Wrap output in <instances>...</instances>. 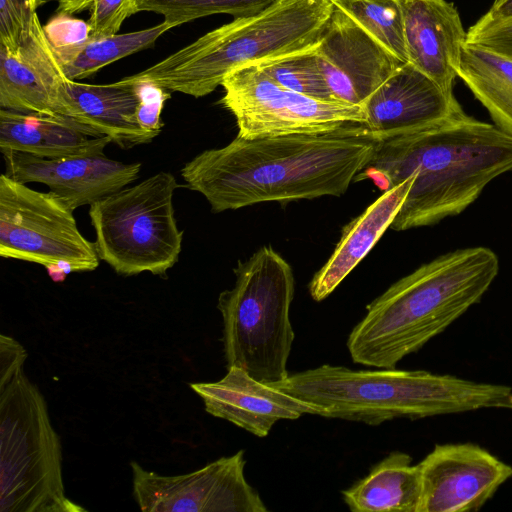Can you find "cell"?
Wrapping results in <instances>:
<instances>
[{
	"label": "cell",
	"mask_w": 512,
	"mask_h": 512,
	"mask_svg": "<svg viewBox=\"0 0 512 512\" xmlns=\"http://www.w3.org/2000/svg\"><path fill=\"white\" fill-rule=\"evenodd\" d=\"M374 145L363 124L327 133L237 136L195 156L181 176L215 213L263 202L339 197L369 161Z\"/></svg>",
	"instance_id": "1"
},
{
	"label": "cell",
	"mask_w": 512,
	"mask_h": 512,
	"mask_svg": "<svg viewBox=\"0 0 512 512\" xmlns=\"http://www.w3.org/2000/svg\"><path fill=\"white\" fill-rule=\"evenodd\" d=\"M512 170V134L464 110L405 134L375 141L354 181L383 192L414 176L391 229L434 225L463 212L498 176Z\"/></svg>",
	"instance_id": "2"
},
{
	"label": "cell",
	"mask_w": 512,
	"mask_h": 512,
	"mask_svg": "<svg viewBox=\"0 0 512 512\" xmlns=\"http://www.w3.org/2000/svg\"><path fill=\"white\" fill-rule=\"evenodd\" d=\"M498 272L496 253L484 246L447 252L421 265L366 307L347 339L352 361L395 368L480 302Z\"/></svg>",
	"instance_id": "3"
},
{
	"label": "cell",
	"mask_w": 512,
	"mask_h": 512,
	"mask_svg": "<svg viewBox=\"0 0 512 512\" xmlns=\"http://www.w3.org/2000/svg\"><path fill=\"white\" fill-rule=\"evenodd\" d=\"M319 415L379 425L485 408H510L512 388L425 370H352L324 364L269 384Z\"/></svg>",
	"instance_id": "4"
},
{
	"label": "cell",
	"mask_w": 512,
	"mask_h": 512,
	"mask_svg": "<svg viewBox=\"0 0 512 512\" xmlns=\"http://www.w3.org/2000/svg\"><path fill=\"white\" fill-rule=\"evenodd\" d=\"M333 9L330 0H277L118 82L151 83L169 92L206 96L239 68L315 49Z\"/></svg>",
	"instance_id": "5"
},
{
	"label": "cell",
	"mask_w": 512,
	"mask_h": 512,
	"mask_svg": "<svg viewBox=\"0 0 512 512\" xmlns=\"http://www.w3.org/2000/svg\"><path fill=\"white\" fill-rule=\"evenodd\" d=\"M26 358L18 341L0 335V511H86L66 496L60 438Z\"/></svg>",
	"instance_id": "6"
},
{
	"label": "cell",
	"mask_w": 512,
	"mask_h": 512,
	"mask_svg": "<svg viewBox=\"0 0 512 512\" xmlns=\"http://www.w3.org/2000/svg\"><path fill=\"white\" fill-rule=\"evenodd\" d=\"M235 283L218 297L227 368L277 383L289 374L287 361L295 334L289 317L294 296L290 264L271 246L259 248L234 268Z\"/></svg>",
	"instance_id": "7"
},
{
	"label": "cell",
	"mask_w": 512,
	"mask_h": 512,
	"mask_svg": "<svg viewBox=\"0 0 512 512\" xmlns=\"http://www.w3.org/2000/svg\"><path fill=\"white\" fill-rule=\"evenodd\" d=\"M177 185L173 174L161 171L89 205L100 260L123 276L165 275L182 246L173 207Z\"/></svg>",
	"instance_id": "8"
},
{
	"label": "cell",
	"mask_w": 512,
	"mask_h": 512,
	"mask_svg": "<svg viewBox=\"0 0 512 512\" xmlns=\"http://www.w3.org/2000/svg\"><path fill=\"white\" fill-rule=\"evenodd\" d=\"M73 211L52 192L0 177V255L46 269L93 271L99 256L77 227Z\"/></svg>",
	"instance_id": "9"
},
{
	"label": "cell",
	"mask_w": 512,
	"mask_h": 512,
	"mask_svg": "<svg viewBox=\"0 0 512 512\" xmlns=\"http://www.w3.org/2000/svg\"><path fill=\"white\" fill-rule=\"evenodd\" d=\"M221 86V103L234 116L241 138L327 133L366 120L362 106L293 92L277 84L258 65L233 71Z\"/></svg>",
	"instance_id": "10"
},
{
	"label": "cell",
	"mask_w": 512,
	"mask_h": 512,
	"mask_svg": "<svg viewBox=\"0 0 512 512\" xmlns=\"http://www.w3.org/2000/svg\"><path fill=\"white\" fill-rule=\"evenodd\" d=\"M245 451L221 457L193 472L165 476L131 462L134 498L149 512H267L244 474Z\"/></svg>",
	"instance_id": "11"
},
{
	"label": "cell",
	"mask_w": 512,
	"mask_h": 512,
	"mask_svg": "<svg viewBox=\"0 0 512 512\" xmlns=\"http://www.w3.org/2000/svg\"><path fill=\"white\" fill-rule=\"evenodd\" d=\"M416 512L479 510L512 476V467L473 443L436 445L418 463Z\"/></svg>",
	"instance_id": "12"
},
{
	"label": "cell",
	"mask_w": 512,
	"mask_h": 512,
	"mask_svg": "<svg viewBox=\"0 0 512 512\" xmlns=\"http://www.w3.org/2000/svg\"><path fill=\"white\" fill-rule=\"evenodd\" d=\"M314 53L335 99L358 106L403 64L336 7Z\"/></svg>",
	"instance_id": "13"
},
{
	"label": "cell",
	"mask_w": 512,
	"mask_h": 512,
	"mask_svg": "<svg viewBox=\"0 0 512 512\" xmlns=\"http://www.w3.org/2000/svg\"><path fill=\"white\" fill-rule=\"evenodd\" d=\"M67 80L37 15L18 45H0L1 109L71 117Z\"/></svg>",
	"instance_id": "14"
},
{
	"label": "cell",
	"mask_w": 512,
	"mask_h": 512,
	"mask_svg": "<svg viewBox=\"0 0 512 512\" xmlns=\"http://www.w3.org/2000/svg\"><path fill=\"white\" fill-rule=\"evenodd\" d=\"M5 175L21 183H42L72 210L114 193L139 176L141 164L102 156L43 158L8 150L1 152Z\"/></svg>",
	"instance_id": "15"
},
{
	"label": "cell",
	"mask_w": 512,
	"mask_h": 512,
	"mask_svg": "<svg viewBox=\"0 0 512 512\" xmlns=\"http://www.w3.org/2000/svg\"><path fill=\"white\" fill-rule=\"evenodd\" d=\"M363 124L374 141L405 134L463 111L444 90L411 63L401 64L362 105Z\"/></svg>",
	"instance_id": "16"
},
{
	"label": "cell",
	"mask_w": 512,
	"mask_h": 512,
	"mask_svg": "<svg viewBox=\"0 0 512 512\" xmlns=\"http://www.w3.org/2000/svg\"><path fill=\"white\" fill-rule=\"evenodd\" d=\"M191 389L202 399L205 410L263 438L282 419L294 420L304 414L319 415L318 409L250 376L239 367L227 368L216 382H197Z\"/></svg>",
	"instance_id": "17"
},
{
	"label": "cell",
	"mask_w": 512,
	"mask_h": 512,
	"mask_svg": "<svg viewBox=\"0 0 512 512\" xmlns=\"http://www.w3.org/2000/svg\"><path fill=\"white\" fill-rule=\"evenodd\" d=\"M408 62L452 91L467 39L459 12L446 0H400Z\"/></svg>",
	"instance_id": "18"
},
{
	"label": "cell",
	"mask_w": 512,
	"mask_h": 512,
	"mask_svg": "<svg viewBox=\"0 0 512 512\" xmlns=\"http://www.w3.org/2000/svg\"><path fill=\"white\" fill-rule=\"evenodd\" d=\"M112 142L66 115L0 109V151L14 150L43 158L102 156Z\"/></svg>",
	"instance_id": "19"
},
{
	"label": "cell",
	"mask_w": 512,
	"mask_h": 512,
	"mask_svg": "<svg viewBox=\"0 0 512 512\" xmlns=\"http://www.w3.org/2000/svg\"><path fill=\"white\" fill-rule=\"evenodd\" d=\"M413 180L412 175L384 191L364 212L344 227L331 256L309 284L313 300L319 302L327 298L391 227Z\"/></svg>",
	"instance_id": "20"
},
{
	"label": "cell",
	"mask_w": 512,
	"mask_h": 512,
	"mask_svg": "<svg viewBox=\"0 0 512 512\" xmlns=\"http://www.w3.org/2000/svg\"><path fill=\"white\" fill-rule=\"evenodd\" d=\"M72 116L107 136L122 148L152 141L157 135L143 129L137 118L140 98L134 85L118 81L94 85L67 80Z\"/></svg>",
	"instance_id": "21"
},
{
	"label": "cell",
	"mask_w": 512,
	"mask_h": 512,
	"mask_svg": "<svg viewBox=\"0 0 512 512\" xmlns=\"http://www.w3.org/2000/svg\"><path fill=\"white\" fill-rule=\"evenodd\" d=\"M420 491L418 464L409 454L393 451L341 493L353 512H416Z\"/></svg>",
	"instance_id": "22"
},
{
	"label": "cell",
	"mask_w": 512,
	"mask_h": 512,
	"mask_svg": "<svg viewBox=\"0 0 512 512\" xmlns=\"http://www.w3.org/2000/svg\"><path fill=\"white\" fill-rule=\"evenodd\" d=\"M458 77L487 109L495 125L512 134V60L465 43Z\"/></svg>",
	"instance_id": "23"
},
{
	"label": "cell",
	"mask_w": 512,
	"mask_h": 512,
	"mask_svg": "<svg viewBox=\"0 0 512 512\" xmlns=\"http://www.w3.org/2000/svg\"><path fill=\"white\" fill-rule=\"evenodd\" d=\"M172 28L163 21L139 31L107 36L90 35L80 43L52 48L66 77L75 81L119 59L153 47L156 40Z\"/></svg>",
	"instance_id": "24"
},
{
	"label": "cell",
	"mask_w": 512,
	"mask_h": 512,
	"mask_svg": "<svg viewBox=\"0 0 512 512\" xmlns=\"http://www.w3.org/2000/svg\"><path fill=\"white\" fill-rule=\"evenodd\" d=\"M402 63L408 62L400 0H330Z\"/></svg>",
	"instance_id": "25"
},
{
	"label": "cell",
	"mask_w": 512,
	"mask_h": 512,
	"mask_svg": "<svg viewBox=\"0 0 512 512\" xmlns=\"http://www.w3.org/2000/svg\"><path fill=\"white\" fill-rule=\"evenodd\" d=\"M277 0H133L135 13L160 14L173 28L214 14L235 18L258 14Z\"/></svg>",
	"instance_id": "26"
},
{
	"label": "cell",
	"mask_w": 512,
	"mask_h": 512,
	"mask_svg": "<svg viewBox=\"0 0 512 512\" xmlns=\"http://www.w3.org/2000/svg\"><path fill=\"white\" fill-rule=\"evenodd\" d=\"M257 65L286 89L321 101L339 102L326 83L314 49Z\"/></svg>",
	"instance_id": "27"
},
{
	"label": "cell",
	"mask_w": 512,
	"mask_h": 512,
	"mask_svg": "<svg viewBox=\"0 0 512 512\" xmlns=\"http://www.w3.org/2000/svg\"><path fill=\"white\" fill-rule=\"evenodd\" d=\"M89 10L91 36L118 33L122 23L135 14L133 0H58L56 13L74 15Z\"/></svg>",
	"instance_id": "28"
},
{
	"label": "cell",
	"mask_w": 512,
	"mask_h": 512,
	"mask_svg": "<svg viewBox=\"0 0 512 512\" xmlns=\"http://www.w3.org/2000/svg\"><path fill=\"white\" fill-rule=\"evenodd\" d=\"M40 0H0V45H18L31 29Z\"/></svg>",
	"instance_id": "29"
},
{
	"label": "cell",
	"mask_w": 512,
	"mask_h": 512,
	"mask_svg": "<svg viewBox=\"0 0 512 512\" xmlns=\"http://www.w3.org/2000/svg\"><path fill=\"white\" fill-rule=\"evenodd\" d=\"M467 44L477 45L512 60V17L477 21L467 31Z\"/></svg>",
	"instance_id": "30"
},
{
	"label": "cell",
	"mask_w": 512,
	"mask_h": 512,
	"mask_svg": "<svg viewBox=\"0 0 512 512\" xmlns=\"http://www.w3.org/2000/svg\"><path fill=\"white\" fill-rule=\"evenodd\" d=\"M129 85V84H128ZM140 102L137 118L140 126L156 135L161 132V112L170 92L151 83H135Z\"/></svg>",
	"instance_id": "31"
},
{
	"label": "cell",
	"mask_w": 512,
	"mask_h": 512,
	"mask_svg": "<svg viewBox=\"0 0 512 512\" xmlns=\"http://www.w3.org/2000/svg\"><path fill=\"white\" fill-rule=\"evenodd\" d=\"M43 28L52 47L80 43L91 32L88 22L61 13H56Z\"/></svg>",
	"instance_id": "32"
},
{
	"label": "cell",
	"mask_w": 512,
	"mask_h": 512,
	"mask_svg": "<svg viewBox=\"0 0 512 512\" xmlns=\"http://www.w3.org/2000/svg\"><path fill=\"white\" fill-rule=\"evenodd\" d=\"M509 17H512V0H494L490 9L479 19V21L491 22Z\"/></svg>",
	"instance_id": "33"
},
{
	"label": "cell",
	"mask_w": 512,
	"mask_h": 512,
	"mask_svg": "<svg viewBox=\"0 0 512 512\" xmlns=\"http://www.w3.org/2000/svg\"><path fill=\"white\" fill-rule=\"evenodd\" d=\"M509 409H512V399H511V402H510V408Z\"/></svg>",
	"instance_id": "34"
}]
</instances>
